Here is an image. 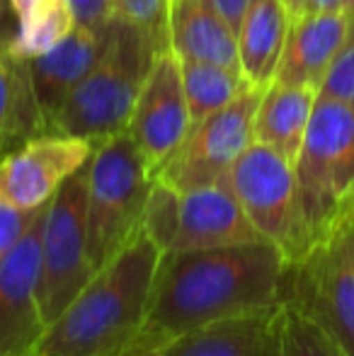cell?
Masks as SVG:
<instances>
[{
  "instance_id": "6da1fadb",
  "label": "cell",
  "mask_w": 354,
  "mask_h": 356,
  "mask_svg": "<svg viewBox=\"0 0 354 356\" xmlns=\"http://www.w3.org/2000/svg\"><path fill=\"white\" fill-rule=\"evenodd\" d=\"M291 262L267 243L163 252L146 325L172 339L202 325L287 303Z\"/></svg>"
},
{
  "instance_id": "7a4b0ae2",
  "label": "cell",
  "mask_w": 354,
  "mask_h": 356,
  "mask_svg": "<svg viewBox=\"0 0 354 356\" xmlns=\"http://www.w3.org/2000/svg\"><path fill=\"white\" fill-rule=\"evenodd\" d=\"M163 252L138 235L54 320L29 356H114L146 327L148 298Z\"/></svg>"
},
{
  "instance_id": "3957f363",
  "label": "cell",
  "mask_w": 354,
  "mask_h": 356,
  "mask_svg": "<svg viewBox=\"0 0 354 356\" xmlns=\"http://www.w3.org/2000/svg\"><path fill=\"white\" fill-rule=\"evenodd\" d=\"M156 49L134 24L114 19L99 61L49 122L47 134L88 138L95 145L127 131Z\"/></svg>"
},
{
  "instance_id": "277c9868",
  "label": "cell",
  "mask_w": 354,
  "mask_h": 356,
  "mask_svg": "<svg viewBox=\"0 0 354 356\" xmlns=\"http://www.w3.org/2000/svg\"><path fill=\"white\" fill-rule=\"evenodd\" d=\"M303 252L354 207V107L318 95L293 163Z\"/></svg>"
},
{
  "instance_id": "5b68a950",
  "label": "cell",
  "mask_w": 354,
  "mask_h": 356,
  "mask_svg": "<svg viewBox=\"0 0 354 356\" xmlns=\"http://www.w3.org/2000/svg\"><path fill=\"white\" fill-rule=\"evenodd\" d=\"M151 184L153 175L129 131L95 145L88 165V254L95 272L141 235Z\"/></svg>"
},
{
  "instance_id": "8992f818",
  "label": "cell",
  "mask_w": 354,
  "mask_h": 356,
  "mask_svg": "<svg viewBox=\"0 0 354 356\" xmlns=\"http://www.w3.org/2000/svg\"><path fill=\"white\" fill-rule=\"evenodd\" d=\"M287 303L354 356V207L291 264Z\"/></svg>"
},
{
  "instance_id": "52a82bcc",
  "label": "cell",
  "mask_w": 354,
  "mask_h": 356,
  "mask_svg": "<svg viewBox=\"0 0 354 356\" xmlns=\"http://www.w3.org/2000/svg\"><path fill=\"white\" fill-rule=\"evenodd\" d=\"M88 165L61 184L42 218L39 308L47 327L95 277L88 254Z\"/></svg>"
},
{
  "instance_id": "ba28073f",
  "label": "cell",
  "mask_w": 354,
  "mask_h": 356,
  "mask_svg": "<svg viewBox=\"0 0 354 356\" xmlns=\"http://www.w3.org/2000/svg\"><path fill=\"white\" fill-rule=\"evenodd\" d=\"M265 90L248 83L231 104L194 124L156 177L179 194L226 179L236 160L255 141V114Z\"/></svg>"
},
{
  "instance_id": "9c48e42d",
  "label": "cell",
  "mask_w": 354,
  "mask_h": 356,
  "mask_svg": "<svg viewBox=\"0 0 354 356\" xmlns=\"http://www.w3.org/2000/svg\"><path fill=\"white\" fill-rule=\"evenodd\" d=\"M228 184L257 233L296 262L303 254V233L291 160L252 141L228 172Z\"/></svg>"
},
{
  "instance_id": "30bf717a",
  "label": "cell",
  "mask_w": 354,
  "mask_h": 356,
  "mask_svg": "<svg viewBox=\"0 0 354 356\" xmlns=\"http://www.w3.org/2000/svg\"><path fill=\"white\" fill-rule=\"evenodd\" d=\"M192 129L182 61L170 47L153 56L138 90L127 131L138 145L148 172L156 177Z\"/></svg>"
},
{
  "instance_id": "8fae6325",
  "label": "cell",
  "mask_w": 354,
  "mask_h": 356,
  "mask_svg": "<svg viewBox=\"0 0 354 356\" xmlns=\"http://www.w3.org/2000/svg\"><path fill=\"white\" fill-rule=\"evenodd\" d=\"M95 153L88 138L39 134L0 158V204L15 211L47 207L71 175L86 168Z\"/></svg>"
},
{
  "instance_id": "7c38bea8",
  "label": "cell",
  "mask_w": 354,
  "mask_h": 356,
  "mask_svg": "<svg viewBox=\"0 0 354 356\" xmlns=\"http://www.w3.org/2000/svg\"><path fill=\"white\" fill-rule=\"evenodd\" d=\"M44 211L0 262V356H29L47 332L39 308Z\"/></svg>"
},
{
  "instance_id": "4fadbf2b",
  "label": "cell",
  "mask_w": 354,
  "mask_h": 356,
  "mask_svg": "<svg viewBox=\"0 0 354 356\" xmlns=\"http://www.w3.org/2000/svg\"><path fill=\"white\" fill-rule=\"evenodd\" d=\"M262 240L265 238L257 233L243 211L226 177L216 184L182 194L179 230L168 252L231 248V245L262 243Z\"/></svg>"
},
{
  "instance_id": "5bb4252c",
  "label": "cell",
  "mask_w": 354,
  "mask_h": 356,
  "mask_svg": "<svg viewBox=\"0 0 354 356\" xmlns=\"http://www.w3.org/2000/svg\"><path fill=\"white\" fill-rule=\"evenodd\" d=\"M109 29L112 24L104 29L76 24V29L61 44H56L44 56L29 61V83H32L34 104L42 119V134H47L54 114L99 61L107 49Z\"/></svg>"
},
{
  "instance_id": "9a60e30c",
  "label": "cell",
  "mask_w": 354,
  "mask_h": 356,
  "mask_svg": "<svg viewBox=\"0 0 354 356\" xmlns=\"http://www.w3.org/2000/svg\"><path fill=\"white\" fill-rule=\"evenodd\" d=\"M284 303L168 339L161 356H282Z\"/></svg>"
},
{
  "instance_id": "2e32d148",
  "label": "cell",
  "mask_w": 354,
  "mask_h": 356,
  "mask_svg": "<svg viewBox=\"0 0 354 356\" xmlns=\"http://www.w3.org/2000/svg\"><path fill=\"white\" fill-rule=\"evenodd\" d=\"M350 24L352 19L345 10L301 15L293 19L274 83L308 85L321 92V85L332 61L345 47Z\"/></svg>"
},
{
  "instance_id": "e0dca14e",
  "label": "cell",
  "mask_w": 354,
  "mask_h": 356,
  "mask_svg": "<svg viewBox=\"0 0 354 356\" xmlns=\"http://www.w3.org/2000/svg\"><path fill=\"white\" fill-rule=\"evenodd\" d=\"M168 39L179 58L207 61L241 71L238 34L204 0H170Z\"/></svg>"
},
{
  "instance_id": "ac0fdd59",
  "label": "cell",
  "mask_w": 354,
  "mask_h": 356,
  "mask_svg": "<svg viewBox=\"0 0 354 356\" xmlns=\"http://www.w3.org/2000/svg\"><path fill=\"white\" fill-rule=\"evenodd\" d=\"M291 15L284 0H252L238 29L241 73L255 88L274 83L284 47H287Z\"/></svg>"
},
{
  "instance_id": "d6986e66",
  "label": "cell",
  "mask_w": 354,
  "mask_h": 356,
  "mask_svg": "<svg viewBox=\"0 0 354 356\" xmlns=\"http://www.w3.org/2000/svg\"><path fill=\"white\" fill-rule=\"evenodd\" d=\"M316 102V88L272 83L262 95L255 114V141L269 145L287 160L296 163Z\"/></svg>"
},
{
  "instance_id": "ffe728a7",
  "label": "cell",
  "mask_w": 354,
  "mask_h": 356,
  "mask_svg": "<svg viewBox=\"0 0 354 356\" xmlns=\"http://www.w3.org/2000/svg\"><path fill=\"white\" fill-rule=\"evenodd\" d=\"M34 104L29 63L15 58L8 51V42L0 44V158L8 153L15 136L29 129L32 136L42 134V119L37 109H24Z\"/></svg>"
},
{
  "instance_id": "44dd1931",
  "label": "cell",
  "mask_w": 354,
  "mask_h": 356,
  "mask_svg": "<svg viewBox=\"0 0 354 356\" xmlns=\"http://www.w3.org/2000/svg\"><path fill=\"white\" fill-rule=\"evenodd\" d=\"M179 61H182V83L192 127L231 104L248 85L243 73L236 68H223L216 63L192 61V58H179Z\"/></svg>"
},
{
  "instance_id": "7402d4cb",
  "label": "cell",
  "mask_w": 354,
  "mask_h": 356,
  "mask_svg": "<svg viewBox=\"0 0 354 356\" xmlns=\"http://www.w3.org/2000/svg\"><path fill=\"white\" fill-rule=\"evenodd\" d=\"M76 29V17L68 0H42L32 13L17 19L15 37L8 42V51L15 58L29 63L51 51Z\"/></svg>"
},
{
  "instance_id": "603a6c76",
  "label": "cell",
  "mask_w": 354,
  "mask_h": 356,
  "mask_svg": "<svg viewBox=\"0 0 354 356\" xmlns=\"http://www.w3.org/2000/svg\"><path fill=\"white\" fill-rule=\"evenodd\" d=\"M179 211H182V194L163 179L153 177L151 192H148L146 207H143L141 233L161 252H168L175 243L179 230Z\"/></svg>"
},
{
  "instance_id": "cb8c5ba5",
  "label": "cell",
  "mask_w": 354,
  "mask_h": 356,
  "mask_svg": "<svg viewBox=\"0 0 354 356\" xmlns=\"http://www.w3.org/2000/svg\"><path fill=\"white\" fill-rule=\"evenodd\" d=\"M282 356H350L318 323L284 303Z\"/></svg>"
},
{
  "instance_id": "d4e9b609",
  "label": "cell",
  "mask_w": 354,
  "mask_h": 356,
  "mask_svg": "<svg viewBox=\"0 0 354 356\" xmlns=\"http://www.w3.org/2000/svg\"><path fill=\"white\" fill-rule=\"evenodd\" d=\"M168 5H170V0H117V17L134 24L158 54L170 47Z\"/></svg>"
},
{
  "instance_id": "484cf974",
  "label": "cell",
  "mask_w": 354,
  "mask_h": 356,
  "mask_svg": "<svg viewBox=\"0 0 354 356\" xmlns=\"http://www.w3.org/2000/svg\"><path fill=\"white\" fill-rule=\"evenodd\" d=\"M350 24V34H347L345 47L340 49L337 58L332 61L330 71L321 85V97L342 99V102L354 107V17Z\"/></svg>"
},
{
  "instance_id": "4316f807",
  "label": "cell",
  "mask_w": 354,
  "mask_h": 356,
  "mask_svg": "<svg viewBox=\"0 0 354 356\" xmlns=\"http://www.w3.org/2000/svg\"><path fill=\"white\" fill-rule=\"evenodd\" d=\"M47 207L37 209V211H15V209L0 204V262L8 257V252L15 248L19 238L27 233V228L39 218V213Z\"/></svg>"
},
{
  "instance_id": "83f0119b",
  "label": "cell",
  "mask_w": 354,
  "mask_h": 356,
  "mask_svg": "<svg viewBox=\"0 0 354 356\" xmlns=\"http://www.w3.org/2000/svg\"><path fill=\"white\" fill-rule=\"evenodd\" d=\"M76 24L104 29L117 19V0H68Z\"/></svg>"
},
{
  "instance_id": "f1b7e54d",
  "label": "cell",
  "mask_w": 354,
  "mask_h": 356,
  "mask_svg": "<svg viewBox=\"0 0 354 356\" xmlns=\"http://www.w3.org/2000/svg\"><path fill=\"white\" fill-rule=\"evenodd\" d=\"M168 339L161 337L158 332H153L151 327H143V332L138 334L134 342H129L124 349H119L114 356H161L163 347H166Z\"/></svg>"
},
{
  "instance_id": "f546056e",
  "label": "cell",
  "mask_w": 354,
  "mask_h": 356,
  "mask_svg": "<svg viewBox=\"0 0 354 356\" xmlns=\"http://www.w3.org/2000/svg\"><path fill=\"white\" fill-rule=\"evenodd\" d=\"M204 3L211 10H216L223 17V22L238 34V29H241V24H243V17H246L252 0H204Z\"/></svg>"
},
{
  "instance_id": "4dcf8cb0",
  "label": "cell",
  "mask_w": 354,
  "mask_h": 356,
  "mask_svg": "<svg viewBox=\"0 0 354 356\" xmlns=\"http://www.w3.org/2000/svg\"><path fill=\"white\" fill-rule=\"evenodd\" d=\"M332 10H342V0H306V8H303V15L332 13Z\"/></svg>"
},
{
  "instance_id": "1f68e13d",
  "label": "cell",
  "mask_w": 354,
  "mask_h": 356,
  "mask_svg": "<svg viewBox=\"0 0 354 356\" xmlns=\"http://www.w3.org/2000/svg\"><path fill=\"white\" fill-rule=\"evenodd\" d=\"M42 3V0H10V8H13V13H15V17L17 19H22L27 13H32L37 5Z\"/></svg>"
},
{
  "instance_id": "d6a6232c",
  "label": "cell",
  "mask_w": 354,
  "mask_h": 356,
  "mask_svg": "<svg viewBox=\"0 0 354 356\" xmlns=\"http://www.w3.org/2000/svg\"><path fill=\"white\" fill-rule=\"evenodd\" d=\"M287 3V10L289 15H291V22L293 19H298L303 15V8H306V0H284Z\"/></svg>"
},
{
  "instance_id": "836d02e7",
  "label": "cell",
  "mask_w": 354,
  "mask_h": 356,
  "mask_svg": "<svg viewBox=\"0 0 354 356\" xmlns=\"http://www.w3.org/2000/svg\"><path fill=\"white\" fill-rule=\"evenodd\" d=\"M342 10H345L350 17H354V0H342Z\"/></svg>"
},
{
  "instance_id": "e575fe53",
  "label": "cell",
  "mask_w": 354,
  "mask_h": 356,
  "mask_svg": "<svg viewBox=\"0 0 354 356\" xmlns=\"http://www.w3.org/2000/svg\"><path fill=\"white\" fill-rule=\"evenodd\" d=\"M3 42H5V39H0V44H3Z\"/></svg>"
}]
</instances>
